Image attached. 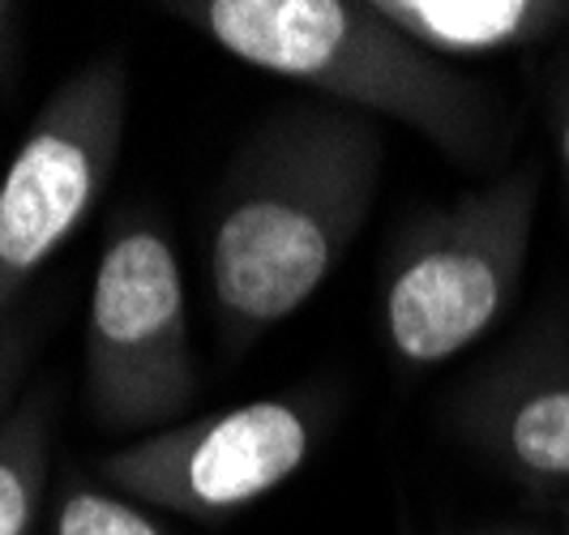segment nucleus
Here are the masks:
<instances>
[{
	"mask_svg": "<svg viewBox=\"0 0 569 535\" xmlns=\"http://www.w3.org/2000/svg\"><path fill=\"white\" fill-rule=\"evenodd\" d=\"M540 194V159H527L402 227L377 296L381 335L402 368L425 373L455 360L513 309Z\"/></svg>",
	"mask_w": 569,
	"mask_h": 535,
	"instance_id": "7ed1b4c3",
	"label": "nucleus"
},
{
	"mask_svg": "<svg viewBox=\"0 0 569 535\" xmlns=\"http://www.w3.org/2000/svg\"><path fill=\"white\" fill-rule=\"evenodd\" d=\"M386 168L381 120L291 99L236 141L206 219V287L236 360L305 309L365 231Z\"/></svg>",
	"mask_w": 569,
	"mask_h": 535,
	"instance_id": "f257e3e1",
	"label": "nucleus"
},
{
	"mask_svg": "<svg viewBox=\"0 0 569 535\" xmlns=\"http://www.w3.org/2000/svg\"><path fill=\"white\" fill-rule=\"evenodd\" d=\"M471 535H548L536 523H488V527H476Z\"/></svg>",
	"mask_w": 569,
	"mask_h": 535,
	"instance_id": "4468645a",
	"label": "nucleus"
},
{
	"mask_svg": "<svg viewBox=\"0 0 569 535\" xmlns=\"http://www.w3.org/2000/svg\"><path fill=\"white\" fill-rule=\"evenodd\" d=\"M386 22L432 57H501L566 30L569 0H372Z\"/></svg>",
	"mask_w": 569,
	"mask_h": 535,
	"instance_id": "6e6552de",
	"label": "nucleus"
},
{
	"mask_svg": "<svg viewBox=\"0 0 569 535\" xmlns=\"http://www.w3.org/2000/svg\"><path fill=\"white\" fill-rule=\"evenodd\" d=\"M129 116V60L103 52L43 99L0 180V360H27L13 317L103 198Z\"/></svg>",
	"mask_w": 569,
	"mask_h": 535,
	"instance_id": "39448f33",
	"label": "nucleus"
},
{
	"mask_svg": "<svg viewBox=\"0 0 569 535\" xmlns=\"http://www.w3.org/2000/svg\"><path fill=\"white\" fill-rule=\"evenodd\" d=\"M557 518H561V535H569V493L557 497Z\"/></svg>",
	"mask_w": 569,
	"mask_h": 535,
	"instance_id": "2eb2a0df",
	"label": "nucleus"
},
{
	"mask_svg": "<svg viewBox=\"0 0 569 535\" xmlns=\"http://www.w3.org/2000/svg\"><path fill=\"white\" fill-rule=\"evenodd\" d=\"M566 30H569V13H566Z\"/></svg>",
	"mask_w": 569,
	"mask_h": 535,
	"instance_id": "f3484780",
	"label": "nucleus"
},
{
	"mask_svg": "<svg viewBox=\"0 0 569 535\" xmlns=\"http://www.w3.org/2000/svg\"><path fill=\"white\" fill-rule=\"evenodd\" d=\"M399 535H416V532H411V523H407V518L399 523Z\"/></svg>",
	"mask_w": 569,
	"mask_h": 535,
	"instance_id": "dca6fc26",
	"label": "nucleus"
},
{
	"mask_svg": "<svg viewBox=\"0 0 569 535\" xmlns=\"http://www.w3.org/2000/svg\"><path fill=\"white\" fill-rule=\"evenodd\" d=\"M552 133H557V159H561L569 189V69L561 73L557 90H552Z\"/></svg>",
	"mask_w": 569,
	"mask_h": 535,
	"instance_id": "f8f14e48",
	"label": "nucleus"
},
{
	"mask_svg": "<svg viewBox=\"0 0 569 535\" xmlns=\"http://www.w3.org/2000/svg\"><path fill=\"white\" fill-rule=\"evenodd\" d=\"M198 386L176 245L154 215L124 210L108 227L86 309L90 420L112 437H150L189 412Z\"/></svg>",
	"mask_w": 569,
	"mask_h": 535,
	"instance_id": "20e7f679",
	"label": "nucleus"
},
{
	"mask_svg": "<svg viewBox=\"0 0 569 535\" xmlns=\"http://www.w3.org/2000/svg\"><path fill=\"white\" fill-rule=\"evenodd\" d=\"M18 57H22V18H18V4L0 0V90L13 82Z\"/></svg>",
	"mask_w": 569,
	"mask_h": 535,
	"instance_id": "9b49d317",
	"label": "nucleus"
},
{
	"mask_svg": "<svg viewBox=\"0 0 569 535\" xmlns=\"http://www.w3.org/2000/svg\"><path fill=\"white\" fill-rule=\"evenodd\" d=\"M168 13L313 99L411 125L455 164H480L501 138V108L485 86L411 43L372 0H180Z\"/></svg>",
	"mask_w": 569,
	"mask_h": 535,
	"instance_id": "f03ea898",
	"label": "nucleus"
},
{
	"mask_svg": "<svg viewBox=\"0 0 569 535\" xmlns=\"http://www.w3.org/2000/svg\"><path fill=\"white\" fill-rule=\"evenodd\" d=\"M326 420V403L305 390L253 398L103 454L99 479L138 506L228 523L279 493L313 458Z\"/></svg>",
	"mask_w": 569,
	"mask_h": 535,
	"instance_id": "423d86ee",
	"label": "nucleus"
},
{
	"mask_svg": "<svg viewBox=\"0 0 569 535\" xmlns=\"http://www.w3.org/2000/svg\"><path fill=\"white\" fill-rule=\"evenodd\" d=\"M446 420L510 479L569 493V296L543 305L513 343L462 377Z\"/></svg>",
	"mask_w": 569,
	"mask_h": 535,
	"instance_id": "0eeeda50",
	"label": "nucleus"
},
{
	"mask_svg": "<svg viewBox=\"0 0 569 535\" xmlns=\"http://www.w3.org/2000/svg\"><path fill=\"white\" fill-rule=\"evenodd\" d=\"M57 390L34 386L0 416V535H34L52 467Z\"/></svg>",
	"mask_w": 569,
	"mask_h": 535,
	"instance_id": "1a4fd4ad",
	"label": "nucleus"
},
{
	"mask_svg": "<svg viewBox=\"0 0 569 535\" xmlns=\"http://www.w3.org/2000/svg\"><path fill=\"white\" fill-rule=\"evenodd\" d=\"M22 368H27V360H0V416L13 407L18 382H22Z\"/></svg>",
	"mask_w": 569,
	"mask_h": 535,
	"instance_id": "ddd939ff",
	"label": "nucleus"
},
{
	"mask_svg": "<svg viewBox=\"0 0 569 535\" xmlns=\"http://www.w3.org/2000/svg\"><path fill=\"white\" fill-rule=\"evenodd\" d=\"M52 535H168V527L150 518L138 502H129L124 493L73 476L64 479L57 497Z\"/></svg>",
	"mask_w": 569,
	"mask_h": 535,
	"instance_id": "9d476101",
	"label": "nucleus"
}]
</instances>
